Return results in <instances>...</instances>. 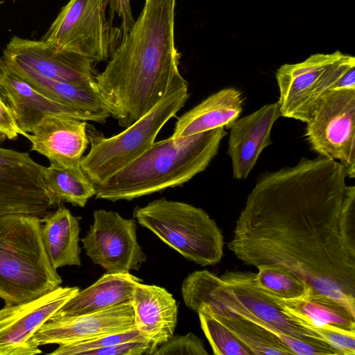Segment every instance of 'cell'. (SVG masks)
<instances>
[{"label": "cell", "mask_w": 355, "mask_h": 355, "mask_svg": "<svg viewBox=\"0 0 355 355\" xmlns=\"http://www.w3.org/2000/svg\"><path fill=\"white\" fill-rule=\"evenodd\" d=\"M110 0H70L41 40L57 51L72 52L94 63L107 61L119 46L122 30L106 17Z\"/></svg>", "instance_id": "8"}, {"label": "cell", "mask_w": 355, "mask_h": 355, "mask_svg": "<svg viewBox=\"0 0 355 355\" xmlns=\"http://www.w3.org/2000/svg\"><path fill=\"white\" fill-rule=\"evenodd\" d=\"M86 121L64 114H46L31 133L22 132L31 143V150L45 156L50 164L80 166L89 144Z\"/></svg>", "instance_id": "16"}, {"label": "cell", "mask_w": 355, "mask_h": 355, "mask_svg": "<svg viewBox=\"0 0 355 355\" xmlns=\"http://www.w3.org/2000/svg\"><path fill=\"white\" fill-rule=\"evenodd\" d=\"M154 352L148 340H141L89 349L83 352V355H153Z\"/></svg>", "instance_id": "33"}, {"label": "cell", "mask_w": 355, "mask_h": 355, "mask_svg": "<svg viewBox=\"0 0 355 355\" xmlns=\"http://www.w3.org/2000/svg\"><path fill=\"white\" fill-rule=\"evenodd\" d=\"M130 301L135 327L155 352L174 335L178 311L176 300L163 287L139 282L135 286Z\"/></svg>", "instance_id": "19"}, {"label": "cell", "mask_w": 355, "mask_h": 355, "mask_svg": "<svg viewBox=\"0 0 355 355\" xmlns=\"http://www.w3.org/2000/svg\"><path fill=\"white\" fill-rule=\"evenodd\" d=\"M224 127L154 142L141 155L96 185L97 199L132 200L180 187L204 171L217 155Z\"/></svg>", "instance_id": "3"}, {"label": "cell", "mask_w": 355, "mask_h": 355, "mask_svg": "<svg viewBox=\"0 0 355 355\" xmlns=\"http://www.w3.org/2000/svg\"><path fill=\"white\" fill-rule=\"evenodd\" d=\"M275 300L309 327H327L355 333V313L338 301L327 295L309 291L299 298H275Z\"/></svg>", "instance_id": "24"}, {"label": "cell", "mask_w": 355, "mask_h": 355, "mask_svg": "<svg viewBox=\"0 0 355 355\" xmlns=\"http://www.w3.org/2000/svg\"><path fill=\"white\" fill-rule=\"evenodd\" d=\"M93 217V224L80 240L85 254L105 273L138 270L147 257L137 241L135 220L105 209L94 211Z\"/></svg>", "instance_id": "11"}, {"label": "cell", "mask_w": 355, "mask_h": 355, "mask_svg": "<svg viewBox=\"0 0 355 355\" xmlns=\"http://www.w3.org/2000/svg\"><path fill=\"white\" fill-rule=\"evenodd\" d=\"M346 171L321 155L266 173L248 195L228 248L244 264L274 265L311 293L355 313V256L344 246L339 216Z\"/></svg>", "instance_id": "1"}, {"label": "cell", "mask_w": 355, "mask_h": 355, "mask_svg": "<svg viewBox=\"0 0 355 355\" xmlns=\"http://www.w3.org/2000/svg\"><path fill=\"white\" fill-rule=\"evenodd\" d=\"M80 218L73 216L63 203L49 211L42 220V238L46 252L55 269L81 265L79 234Z\"/></svg>", "instance_id": "23"}, {"label": "cell", "mask_w": 355, "mask_h": 355, "mask_svg": "<svg viewBox=\"0 0 355 355\" xmlns=\"http://www.w3.org/2000/svg\"><path fill=\"white\" fill-rule=\"evenodd\" d=\"M175 0H144L140 15L96 76L110 116L127 128L170 92L188 87L175 42Z\"/></svg>", "instance_id": "2"}, {"label": "cell", "mask_w": 355, "mask_h": 355, "mask_svg": "<svg viewBox=\"0 0 355 355\" xmlns=\"http://www.w3.org/2000/svg\"><path fill=\"white\" fill-rule=\"evenodd\" d=\"M0 95L10 108L23 132L31 133L35 125L46 114H64L94 122L90 116L42 94L1 64Z\"/></svg>", "instance_id": "18"}, {"label": "cell", "mask_w": 355, "mask_h": 355, "mask_svg": "<svg viewBox=\"0 0 355 355\" xmlns=\"http://www.w3.org/2000/svg\"><path fill=\"white\" fill-rule=\"evenodd\" d=\"M254 280L256 285L270 295L281 300H293L306 295L308 286L291 272L274 265L257 268Z\"/></svg>", "instance_id": "27"}, {"label": "cell", "mask_w": 355, "mask_h": 355, "mask_svg": "<svg viewBox=\"0 0 355 355\" xmlns=\"http://www.w3.org/2000/svg\"><path fill=\"white\" fill-rule=\"evenodd\" d=\"M355 67V58L336 51L315 53L295 64H284L276 71L281 115L307 123L320 98L333 89L341 76Z\"/></svg>", "instance_id": "9"}, {"label": "cell", "mask_w": 355, "mask_h": 355, "mask_svg": "<svg viewBox=\"0 0 355 355\" xmlns=\"http://www.w3.org/2000/svg\"><path fill=\"white\" fill-rule=\"evenodd\" d=\"M22 132L10 108L0 95V142L15 139Z\"/></svg>", "instance_id": "34"}, {"label": "cell", "mask_w": 355, "mask_h": 355, "mask_svg": "<svg viewBox=\"0 0 355 355\" xmlns=\"http://www.w3.org/2000/svg\"><path fill=\"white\" fill-rule=\"evenodd\" d=\"M189 97L188 87L170 92L144 116L110 137L87 123L90 149L80 161L83 172L96 186L120 171L154 144L161 129Z\"/></svg>", "instance_id": "7"}, {"label": "cell", "mask_w": 355, "mask_h": 355, "mask_svg": "<svg viewBox=\"0 0 355 355\" xmlns=\"http://www.w3.org/2000/svg\"><path fill=\"white\" fill-rule=\"evenodd\" d=\"M48 187L55 206L69 202L84 207L88 200L96 195V187L83 172L81 167H65L50 164L45 172Z\"/></svg>", "instance_id": "25"}, {"label": "cell", "mask_w": 355, "mask_h": 355, "mask_svg": "<svg viewBox=\"0 0 355 355\" xmlns=\"http://www.w3.org/2000/svg\"><path fill=\"white\" fill-rule=\"evenodd\" d=\"M133 216L141 226L189 261L201 266H214L223 257V234L201 208L162 198L137 207Z\"/></svg>", "instance_id": "6"}, {"label": "cell", "mask_w": 355, "mask_h": 355, "mask_svg": "<svg viewBox=\"0 0 355 355\" xmlns=\"http://www.w3.org/2000/svg\"><path fill=\"white\" fill-rule=\"evenodd\" d=\"M355 89V67L347 70L338 80L333 89Z\"/></svg>", "instance_id": "36"}, {"label": "cell", "mask_w": 355, "mask_h": 355, "mask_svg": "<svg viewBox=\"0 0 355 355\" xmlns=\"http://www.w3.org/2000/svg\"><path fill=\"white\" fill-rule=\"evenodd\" d=\"M42 227L36 215L0 216V297L5 305L35 300L62 283L46 252Z\"/></svg>", "instance_id": "5"}, {"label": "cell", "mask_w": 355, "mask_h": 355, "mask_svg": "<svg viewBox=\"0 0 355 355\" xmlns=\"http://www.w3.org/2000/svg\"><path fill=\"white\" fill-rule=\"evenodd\" d=\"M148 340L135 327L119 332L101 335L92 339L58 345L51 355H83L87 350L110 347L134 340ZM149 341V340H148Z\"/></svg>", "instance_id": "29"}, {"label": "cell", "mask_w": 355, "mask_h": 355, "mask_svg": "<svg viewBox=\"0 0 355 355\" xmlns=\"http://www.w3.org/2000/svg\"><path fill=\"white\" fill-rule=\"evenodd\" d=\"M142 279L129 273H105L93 284L79 290L53 315L90 313L130 300L135 286Z\"/></svg>", "instance_id": "22"}, {"label": "cell", "mask_w": 355, "mask_h": 355, "mask_svg": "<svg viewBox=\"0 0 355 355\" xmlns=\"http://www.w3.org/2000/svg\"><path fill=\"white\" fill-rule=\"evenodd\" d=\"M0 58L28 67L45 78L97 92L94 62L75 53L57 51L42 40L14 36Z\"/></svg>", "instance_id": "13"}, {"label": "cell", "mask_w": 355, "mask_h": 355, "mask_svg": "<svg viewBox=\"0 0 355 355\" xmlns=\"http://www.w3.org/2000/svg\"><path fill=\"white\" fill-rule=\"evenodd\" d=\"M80 290L58 286L35 300L0 309V355H35L29 343L33 334Z\"/></svg>", "instance_id": "14"}, {"label": "cell", "mask_w": 355, "mask_h": 355, "mask_svg": "<svg viewBox=\"0 0 355 355\" xmlns=\"http://www.w3.org/2000/svg\"><path fill=\"white\" fill-rule=\"evenodd\" d=\"M310 328L319 334L338 355H355V333L327 327L310 326Z\"/></svg>", "instance_id": "32"}, {"label": "cell", "mask_w": 355, "mask_h": 355, "mask_svg": "<svg viewBox=\"0 0 355 355\" xmlns=\"http://www.w3.org/2000/svg\"><path fill=\"white\" fill-rule=\"evenodd\" d=\"M46 167L28 153L0 147V216H44L56 207L48 187Z\"/></svg>", "instance_id": "12"}, {"label": "cell", "mask_w": 355, "mask_h": 355, "mask_svg": "<svg viewBox=\"0 0 355 355\" xmlns=\"http://www.w3.org/2000/svg\"><path fill=\"white\" fill-rule=\"evenodd\" d=\"M135 326L130 301L102 311L73 316L53 315L31 337L35 348L65 344L122 331Z\"/></svg>", "instance_id": "15"}, {"label": "cell", "mask_w": 355, "mask_h": 355, "mask_svg": "<svg viewBox=\"0 0 355 355\" xmlns=\"http://www.w3.org/2000/svg\"><path fill=\"white\" fill-rule=\"evenodd\" d=\"M339 233L345 248L355 256V187H346L340 216Z\"/></svg>", "instance_id": "30"}, {"label": "cell", "mask_w": 355, "mask_h": 355, "mask_svg": "<svg viewBox=\"0 0 355 355\" xmlns=\"http://www.w3.org/2000/svg\"><path fill=\"white\" fill-rule=\"evenodd\" d=\"M280 116L279 104L276 102L237 119L232 125L227 153L234 178H248L262 150L272 144V128Z\"/></svg>", "instance_id": "17"}, {"label": "cell", "mask_w": 355, "mask_h": 355, "mask_svg": "<svg viewBox=\"0 0 355 355\" xmlns=\"http://www.w3.org/2000/svg\"><path fill=\"white\" fill-rule=\"evenodd\" d=\"M211 314L248 347L254 355L294 354L277 336L248 319L236 315Z\"/></svg>", "instance_id": "26"}, {"label": "cell", "mask_w": 355, "mask_h": 355, "mask_svg": "<svg viewBox=\"0 0 355 355\" xmlns=\"http://www.w3.org/2000/svg\"><path fill=\"white\" fill-rule=\"evenodd\" d=\"M201 329L215 355H254L236 336L205 309L197 312Z\"/></svg>", "instance_id": "28"}, {"label": "cell", "mask_w": 355, "mask_h": 355, "mask_svg": "<svg viewBox=\"0 0 355 355\" xmlns=\"http://www.w3.org/2000/svg\"><path fill=\"white\" fill-rule=\"evenodd\" d=\"M243 104L241 92L234 87L223 89L180 116L171 138H180L220 127L230 129L239 119Z\"/></svg>", "instance_id": "20"}, {"label": "cell", "mask_w": 355, "mask_h": 355, "mask_svg": "<svg viewBox=\"0 0 355 355\" xmlns=\"http://www.w3.org/2000/svg\"><path fill=\"white\" fill-rule=\"evenodd\" d=\"M203 341L193 333L173 336L153 355H208Z\"/></svg>", "instance_id": "31"}, {"label": "cell", "mask_w": 355, "mask_h": 355, "mask_svg": "<svg viewBox=\"0 0 355 355\" xmlns=\"http://www.w3.org/2000/svg\"><path fill=\"white\" fill-rule=\"evenodd\" d=\"M109 6V20L110 22L113 23L116 15L121 19L120 28L122 30L123 38L127 35L135 22L130 0H110Z\"/></svg>", "instance_id": "35"}, {"label": "cell", "mask_w": 355, "mask_h": 355, "mask_svg": "<svg viewBox=\"0 0 355 355\" xmlns=\"http://www.w3.org/2000/svg\"><path fill=\"white\" fill-rule=\"evenodd\" d=\"M305 137L318 155L338 160L355 177V89H331L319 99Z\"/></svg>", "instance_id": "10"}, {"label": "cell", "mask_w": 355, "mask_h": 355, "mask_svg": "<svg viewBox=\"0 0 355 355\" xmlns=\"http://www.w3.org/2000/svg\"><path fill=\"white\" fill-rule=\"evenodd\" d=\"M0 64L42 94L90 116L94 122L104 123L110 116L98 92L94 89L45 78L28 67L1 58Z\"/></svg>", "instance_id": "21"}, {"label": "cell", "mask_w": 355, "mask_h": 355, "mask_svg": "<svg viewBox=\"0 0 355 355\" xmlns=\"http://www.w3.org/2000/svg\"><path fill=\"white\" fill-rule=\"evenodd\" d=\"M254 277L250 271H226L218 277L207 270H196L182 282V299L196 313L204 308L216 315L242 317L269 330L280 340L283 336L324 340L259 288Z\"/></svg>", "instance_id": "4"}]
</instances>
